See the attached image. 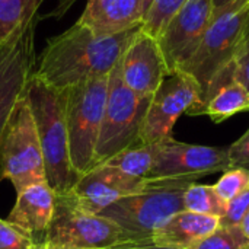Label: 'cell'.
Returning a JSON list of instances; mask_svg holds the SVG:
<instances>
[{"mask_svg": "<svg viewBox=\"0 0 249 249\" xmlns=\"http://www.w3.org/2000/svg\"><path fill=\"white\" fill-rule=\"evenodd\" d=\"M143 1H144V10H146V12H147V10H149V7H150V4H152V1H153V0H143Z\"/></svg>", "mask_w": 249, "mask_h": 249, "instance_id": "33", "label": "cell"}, {"mask_svg": "<svg viewBox=\"0 0 249 249\" xmlns=\"http://www.w3.org/2000/svg\"><path fill=\"white\" fill-rule=\"evenodd\" d=\"M249 187V169L244 168H231L228 169L220 179L213 185L216 193L226 203L239 196Z\"/></svg>", "mask_w": 249, "mask_h": 249, "instance_id": "24", "label": "cell"}, {"mask_svg": "<svg viewBox=\"0 0 249 249\" xmlns=\"http://www.w3.org/2000/svg\"><path fill=\"white\" fill-rule=\"evenodd\" d=\"M245 111H249V93L236 79L235 61L232 60L210 80L201 115H207L213 123L220 124Z\"/></svg>", "mask_w": 249, "mask_h": 249, "instance_id": "16", "label": "cell"}, {"mask_svg": "<svg viewBox=\"0 0 249 249\" xmlns=\"http://www.w3.org/2000/svg\"><path fill=\"white\" fill-rule=\"evenodd\" d=\"M239 228H241V231L245 233V236L249 239V210H248V213L245 214V217L242 219V222H241Z\"/></svg>", "mask_w": 249, "mask_h": 249, "instance_id": "31", "label": "cell"}, {"mask_svg": "<svg viewBox=\"0 0 249 249\" xmlns=\"http://www.w3.org/2000/svg\"><path fill=\"white\" fill-rule=\"evenodd\" d=\"M120 73L124 85L142 96H152L169 74L158 39L142 26L120 60Z\"/></svg>", "mask_w": 249, "mask_h": 249, "instance_id": "13", "label": "cell"}, {"mask_svg": "<svg viewBox=\"0 0 249 249\" xmlns=\"http://www.w3.org/2000/svg\"><path fill=\"white\" fill-rule=\"evenodd\" d=\"M219 226V219L182 210L162 225L152 236L159 247L190 249Z\"/></svg>", "mask_w": 249, "mask_h": 249, "instance_id": "18", "label": "cell"}, {"mask_svg": "<svg viewBox=\"0 0 249 249\" xmlns=\"http://www.w3.org/2000/svg\"><path fill=\"white\" fill-rule=\"evenodd\" d=\"M153 159H155V144H139L115 155L114 158L105 160L104 163L117 168L118 171H121L128 177L137 179H146L152 169Z\"/></svg>", "mask_w": 249, "mask_h": 249, "instance_id": "20", "label": "cell"}, {"mask_svg": "<svg viewBox=\"0 0 249 249\" xmlns=\"http://www.w3.org/2000/svg\"><path fill=\"white\" fill-rule=\"evenodd\" d=\"M108 249H177V248H169V247H159L155 244H143V245H118L114 248Z\"/></svg>", "mask_w": 249, "mask_h": 249, "instance_id": "30", "label": "cell"}, {"mask_svg": "<svg viewBox=\"0 0 249 249\" xmlns=\"http://www.w3.org/2000/svg\"><path fill=\"white\" fill-rule=\"evenodd\" d=\"M53 219L38 242L50 249H108L133 244L112 220L82 210L67 194H55Z\"/></svg>", "mask_w": 249, "mask_h": 249, "instance_id": "6", "label": "cell"}, {"mask_svg": "<svg viewBox=\"0 0 249 249\" xmlns=\"http://www.w3.org/2000/svg\"><path fill=\"white\" fill-rule=\"evenodd\" d=\"M213 0H188L165 25L158 42L169 73L181 70L197 51L213 18Z\"/></svg>", "mask_w": 249, "mask_h": 249, "instance_id": "12", "label": "cell"}, {"mask_svg": "<svg viewBox=\"0 0 249 249\" xmlns=\"http://www.w3.org/2000/svg\"><path fill=\"white\" fill-rule=\"evenodd\" d=\"M248 25L249 0H235L213 12L212 22L197 51L181 69V71L191 74L197 80L203 93V102L213 76L233 60Z\"/></svg>", "mask_w": 249, "mask_h": 249, "instance_id": "7", "label": "cell"}, {"mask_svg": "<svg viewBox=\"0 0 249 249\" xmlns=\"http://www.w3.org/2000/svg\"><path fill=\"white\" fill-rule=\"evenodd\" d=\"M25 98L42 149L47 184L55 194H67L79 177L73 169L69 150L66 90L55 89L32 74Z\"/></svg>", "mask_w": 249, "mask_h": 249, "instance_id": "2", "label": "cell"}, {"mask_svg": "<svg viewBox=\"0 0 249 249\" xmlns=\"http://www.w3.org/2000/svg\"><path fill=\"white\" fill-rule=\"evenodd\" d=\"M226 201L219 197L213 185L191 184L184 194V210L220 219L226 212Z\"/></svg>", "mask_w": 249, "mask_h": 249, "instance_id": "21", "label": "cell"}, {"mask_svg": "<svg viewBox=\"0 0 249 249\" xmlns=\"http://www.w3.org/2000/svg\"><path fill=\"white\" fill-rule=\"evenodd\" d=\"M188 0H153L149 10L144 15L142 29L149 35L158 36L168 23V20L187 3Z\"/></svg>", "mask_w": 249, "mask_h": 249, "instance_id": "23", "label": "cell"}, {"mask_svg": "<svg viewBox=\"0 0 249 249\" xmlns=\"http://www.w3.org/2000/svg\"><path fill=\"white\" fill-rule=\"evenodd\" d=\"M203 108V93L197 80L181 70L169 73L152 95L142 127V144L171 139L174 125L182 114L201 115Z\"/></svg>", "mask_w": 249, "mask_h": 249, "instance_id": "9", "label": "cell"}, {"mask_svg": "<svg viewBox=\"0 0 249 249\" xmlns=\"http://www.w3.org/2000/svg\"><path fill=\"white\" fill-rule=\"evenodd\" d=\"M152 96H142L121 79L120 63L108 82V96L95 149V166L115 155L142 144V127Z\"/></svg>", "mask_w": 249, "mask_h": 249, "instance_id": "5", "label": "cell"}, {"mask_svg": "<svg viewBox=\"0 0 249 249\" xmlns=\"http://www.w3.org/2000/svg\"><path fill=\"white\" fill-rule=\"evenodd\" d=\"M36 22L38 18L0 41V143L9 120L35 71Z\"/></svg>", "mask_w": 249, "mask_h": 249, "instance_id": "10", "label": "cell"}, {"mask_svg": "<svg viewBox=\"0 0 249 249\" xmlns=\"http://www.w3.org/2000/svg\"><path fill=\"white\" fill-rule=\"evenodd\" d=\"M35 249H50V248H47L42 242H38V244H36V248Z\"/></svg>", "mask_w": 249, "mask_h": 249, "instance_id": "34", "label": "cell"}, {"mask_svg": "<svg viewBox=\"0 0 249 249\" xmlns=\"http://www.w3.org/2000/svg\"><path fill=\"white\" fill-rule=\"evenodd\" d=\"M228 156L232 168L249 169V128L242 137L228 147Z\"/></svg>", "mask_w": 249, "mask_h": 249, "instance_id": "28", "label": "cell"}, {"mask_svg": "<svg viewBox=\"0 0 249 249\" xmlns=\"http://www.w3.org/2000/svg\"><path fill=\"white\" fill-rule=\"evenodd\" d=\"M1 177L9 179L16 190L45 182V165L36 127L23 98L18 102L0 143Z\"/></svg>", "mask_w": 249, "mask_h": 249, "instance_id": "8", "label": "cell"}, {"mask_svg": "<svg viewBox=\"0 0 249 249\" xmlns=\"http://www.w3.org/2000/svg\"><path fill=\"white\" fill-rule=\"evenodd\" d=\"M233 61H235L236 79L244 85V88L249 93V25L239 41Z\"/></svg>", "mask_w": 249, "mask_h": 249, "instance_id": "27", "label": "cell"}, {"mask_svg": "<svg viewBox=\"0 0 249 249\" xmlns=\"http://www.w3.org/2000/svg\"><path fill=\"white\" fill-rule=\"evenodd\" d=\"M228 147H212L177 142L174 137L155 144V159L147 178L197 179L231 169Z\"/></svg>", "mask_w": 249, "mask_h": 249, "instance_id": "11", "label": "cell"}, {"mask_svg": "<svg viewBox=\"0 0 249 249\" xmlns=\"http://www.w3.org/2000/svg\"><path fill=\"white\" fill-rule=\"evenodd\" d=\"M77 0H61L50 13H47V15H44V16H41V18H38V20L39 19H47V18H54V19H60V18H63L69 10H70V7L76 3Z\"/></svg>", "mask_w": 249, "mask_h": 249, "instance_id": "29", "label": "cell"}, {"mask_svg": "<svg viewBox=\"0 0 249 249\" xmlns=\"http://www.w3.org/2000/svg\"><path fill=\"white\" fill-rule=\"evenodd\" d=\"M143 0H88L77 19L98 35H115L143 23Z\"/></svg>", "mask_w": 249, "mask_h": 249, "instance_id": "15", "label": "cell"}, {"mask_svg": "<svg viewBox=\"0 0 249 249\" xmlns=\"http://www.w3.org/2000/svg\"><path fill=\"white\" fill-rule=\"evenodd\" d=\"M191 184L185 179L146 178L136 193L99 214L117 223L133 244H153V233L184 210V194Z\"/></svg>", "mask_w": 249, "mask_h": 249, "instance_id": "3", "label": "cell"}, {"mask_svg": "<svg viewBox=\"0 0 249 249\" xmlns=\"http://www.w3.org/2000/svg\"><path fill=\"white\" fill-rule=\"evenodd\" d=\"M38 241L6 219H0V249H35Z\"/></svg>", "mask_w": 249, "mask_h": 249, "instance_id": "25", "label": "cell"}, {"mask_svg": "<svg viewBox=\"0 0 249 249\" xmlns=\"http://www.w3.org/2000/svg\"><path fill=\"white\" fill-rule=\"evenodd\" d=\"M190 249H249V239L239 226H217Z\"/></svg>", "mask_w": 249, "mask_h": 249, "instance_id": "22", "label": "cell"}, {"mask_svg": "<svg viewBox=\"0 0 249 249\" xmlns=\"http://www.w3.org/2000/svg\"><path fill=\"white\" fill-rule=\"evenodd\" d=\"M249 210V187L233 200L228 201L225 214L219 219L220 226H239Z\"/></svg>", "mask_w": 249, "mask_h": 249, "instance_id": "26", "label": "cell"}, {"mask_svg": "<svg viewBox=\"0 0 249 249\" xmlns=\"http://www.w3.org/2000/svg\"><path fill=\"white\" fill-rule=\"evenodd\" d=\"M44 0H0V41L38 18Z\"/></svg>", "mask_w": 249, "mask_h": 249, "instance_id": "19", "label": "cell"}, {"mask_svg": "<svg viewBox=\"0 0 249 249\" xmlns=\"http://www.w3.org/2000/svg\"><path fill=\"white\" fill-rule=\"evenodd\" d=\"M55 197L54 190L47 181L34 184L18 193L16 203L6 220L36 239V236H42L53 219Z\"/></svg>", "mask_w": 249, "mask_h": 249, "instance_id": "17", "label": "cell"}, {"mask_svg": "<svg viewBox=\"0 0 249 249\" xmlns=\"http://www.w3.org/2000/svg\"><path fill=\"white\" fill-rule=\"evenodd\" d=\"M140 26L115 35H98L76 22L47 39L34 74L60 90L90 79L107 77L120 63Z\"/></svg>", "mask_w": 249, "mask_h": 249, "instance_id": "1", "label": "cell"}, {"mask_svg": "<svg viewBox=\"0 0 249 249\" xmlns=\"http://www.w3.org/2000/svg\"><path fill=\"white\" fill-rule=\"evenodd\" d=\"M144 179L128 177L108 163H99L82 175L67 196L85 212L99 214L115 201L136 193Z\"/></svg>", "mask_w": 249, "mask_h": 249, "instance_id": "14", "label": "cell"}, {"mask_svg": "<svg viewBox=\"0 0 249 249\" xmlns=\"http://www.w3.org/2000/svg\"><path fill=\"white\" fill-rule=\"evenodd\" d=\"M108 82L109 76L98 77L66 89L69 150L79 178L95 168V149L108 96Z\"/></svg>", "mask_w": 249, "mask_h": 249, "instance_id": "4", "label": "cell"}, {"mask_svg": "<svg viewBox=\"0 0 249 249\" xmlns=\"http://www.w3.org/2000/svg\"><path fill=\"white\" fill-rule=\"evenodd\" d=\"M233 1L235 0H213V7H214V10H219V9H222V7H225Z\"/></svg>", "mask_w": 249, "mask_h": 249, "instance_id": "32", "label": "cell"}]
</instances>
